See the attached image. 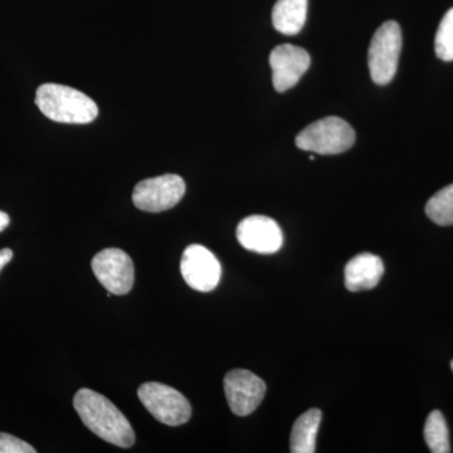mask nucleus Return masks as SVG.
<instances>
[{"mask_svg": "<svg viewBox=\"0 0 453 453\" xmlns=\"http://www.w3.org/2000/svg\"><path fill=\"white\" fill-rule=\"evenodd\" d=\"M237 240L249 251L273 255L281 249L283 234L276 220L270 217L250 216L238 225Z\"/></svg>", "mask_w": 453, "mask_h": 453, "instance_id": "10", "label": "nucleus"}, {"mask_svg": "<svg viewBox=\"0 0 453 453\" xmlns=\"http://www.w3.org/2000/svg\"><path fill=\"white\" fill-rule=\"evenodd\" d=\"M184 281L193 290L210 292L219 286L222 266L216 256L202 244H190L180 262Z\"/></svg>", "mask_w": 453, "mask_h": 453, "instance_id": "9", "label": "nucleus"}, {"mask_svg": "<svg viewBox=\"0 0 453 453\" xmlns=\"http://www.w3.org/2000/svg\"><path fill=\"white\" fill-rule=\"evenodd\" d=\"M0 453H35V449L20 438L0 434Z\"/></svg>", "mask_w": 453, "mask_h": 453, "instance_id": "18", "label": "nucleus"}, {"mask_svg": "<svg viewBox=\"0 0 453 453\" xmlns=\"http://www.w3.org/2000/svg\"><path fill=\"white\" fill-rule=\"evenodd\" d=\"M451 368H452V371H453V360L451 362Z\"/></svg>", "mask_w": 453, "mask_h": 453, "instance_id": "22", "label": "nucleus"}, {"mask_svg": "<svg viewBox=\"0 0 453 453\" xmlns=\"http://www.w3.org/2000/svg\"><path fill=\"white\" fill-rule=\"evenodd\" d=\"M311 65L308 50L292 44H281L273 50L270 65L277 92H285L300 81Z\"/></svg>", "mask_w": 453, "mask_h": 453, "instance_id": "11", "label": "nucleus"}, {"mask_svg": "<svg viewBox=\"0 0 453 453\" xmlns=\"http://www.w3.org/2000/svg\"><path fill=\"white\" fill-rule=\"evenodd\" d=\"M138 395L154 418L170 427L184 425L192 416V405L186 396L165 384L155 381L142 384L138 389Z\"/></svg>", "mask_w": 453, "mask_h": 453, "instance_id": "5", "label": "nucleus"}, {"mask_svg": "<svg viewBox=\"0 0 453 453\" xmlns=\"http://www.w3.org/2000/svg\"><path fill=\"white\" fill-rule=\"evenodd\" d=\"M434 50L442 61H453V8L441 20L434 38Z\"/></svg>", "mask_w": 453, "mask_h": 453, "instance_id": "17", "label": "nucleus"}, {"mask_svg": "<svg viewBox=\"0 0 453 453\" xmlns=\"http://www.w3.org/2000/svg\"><path fill=\"white\" fill-rule=\"evenodd\" d=\"M426 214L438 226L453 225V184L431 196L426 204Z\"/></svg>", "mask_w": 453, "mask_h": 453, "instance_id": "16", "label": "nucleus"}, {"mask_svg": "<svg viewBox=\"0 0 453 453\" xmlns=\"http://www.w3.org/2000/svg\"><path fill=\"white\" fill-rule=\"evenodd\" d=\"M308 0H277L273 23L277 32L295 35L301 32L308 17Z\"/></svg>", "mask_w": 453, "mask_h": 453, "instance_id": "13", "label": "nucleus"}, {"mask_svg": "<svg viewBox=\"0 0 453 453\" xmlns=\"http://www.w3.org/2000/svg\"><path fill=\"white\" fill-rule=\"evenodd\" d=\"M186 193L183 178L175 174L160 175L136 184L133 202L140 211L159 213L175 207Z\"/></svg>", "mask_w": 453, "mask_h": 453, "instance_id": "6", "label": "nucleus"}, {"mask_svg": "<svg viewBox=\"0 0 453 453\" xmlns=\"http://www.w3.org/2000/svg\"><path fill=\"white\" fill-rule=\"evenodd\" d=\"M73 407L89 431L111 445L129 449L135 442V434L127 417L106 396L83 388L76 393Z\"/></svg>", "mask_w": 453, "mask_h": 453, "instance_id": "1", "label": "nucleus"}, {"mask_svg": "<svg viewBox=\"0 0 453 453\" xmlns=\"http://www.w3.org/2000/svg\"><path fill=\"white\" fill-rule=\"evenodd\" d=\"M321 413L318 408H311L301 414L291 431L290 451L292 453H314L316 434L320 427Z\"/></svg>", "mask_w": 453, "mask_h": 453, "instance_id": "14", "label": "nucleus"}, {"mask_svg": "<svg viewBox=\"0 0 453 453\" xmlns=\"http://www.w3.org/2000/svg\"><path fill=\"white\" fill-rule=\"evenodd\" d=\"M401 50V27L395 20L383 23L372 35L368 53L369 71L377 85H388L395 79Z\"/></svg>", "mask_w": 453, "mask_h": 453, "instance_id": "4", "label": "nucleus"}, {"mask_svg": "<svg viewBox=\"0 0 453 453\" xmlns=\"http://www.w3.org/2000/svg\"><path fill=\"white\" fill-rule=\"evenodd\" d=\"M35 105L46 118L62 124H88L98 115L96 103L70 86L44 83L35 94Z\"/></svg>", "mask_w": 453, "mask_h": 453, "instance_id": "2", "label": "nucleus"}, {"mask_svg": "<svg viewBox=\"0 0 453 453\" xmlns=\"http://www.w3.org/2000/svg\"><path fill=\"white\" fill-rule=\"evenodd\" d=\"M9 222H11V219H9L8 214L0 211V232H3L7 228Z\"/></svg>", "mask_w": 453, "mask_h": 453, "instance_id": "20", "label": "nucleus"}, {"mask_svg": "<svg viewBox=\"0 0 453 453\" xmlns=\"http://www.w3.org/2000/svg\"><path fill=\"white\" fill-rule=\"evenodd\" d=\"M384 265L380 257L372 253H360L345 267V288L349 291L371 290L380 282Z\"/></svg>", "mask_w": 453, "mask_h": 453, "instance_id": "12", "label": "nucleus"}, {"mask_svg": "<svg viewBox=\"0 0 453 453\" xmlns=\"http://www.w3.org/2000/svg\"><path fill=\"white\" fill-rule=\"evenodd\" d=\"M309 159H310V160H315V157H314V155H310Z\"/></svg>", "mask_w": 453, "mask_h": 453, "instance_id": "21", "label": "nucleus"}, {"mask_svg": "<svg viewBox=\"0 0 453 453\" xmlns=\"http://www.w3.org/2000/svg\"><path fill=\"white\" fill-rule=\"evenodd\" d=\"M92 271L98 282L112 295H127L135 280L133 259L119 249H106L92 259Z\"/></svg>", "mask_w": 453, "mask_h": 453, "instance_id": "7", "label": "nucleus"}, {"mask_svg": "<svg viewBox=\"0 0 453 453\" xmlns=\"http://www.w3.org/2000/svg\"><path fill=\"white\" fill-rule=\"evenodd\" d=\"M301 150L323 155H336L349 150L356 142L353 127L336 116L321 119L310 124L296 136Z\"/></svg>", "mask_w": 453, "mask_h": 453, "instance_id": "3", "label": "nucleus"}, {"mask_svg": "<svg viewBox=\"0 0 453 453\" xmlns=\"http://www.w3.org/2000/svg\"><path fill=\"white\" fill-rule=\"evenodd\" d=\"M225 392L229 408L235 416L255 412L266 395V383L246 369H234L225 378Z\"/></svg>", "mask_w": 453, "mask_h": 453, "instance_id": "8", "label": "nucleus"}, {"mask_svg": "<svg viewBox=\"0 0 453 453\" xmlns=\"http://www.w3.org/2000/svg\"><path fill=\"white\" fill-rule=\"evenodd\" d=\"M12 258H13V251L9 249H3L2 251H0V271L3 270L9 262L12 261Z\"/></svg>", "mask_w": 453, "mask_h": 453, "instance_id": "19", "label": "nucleus"}, {"mask_svg": "<svg viewBox=\"0 0 453 453\" xmlns=\"http://www.w3.org/2000/svg\"><path fill=\"white\" fill-rule=\"evenodd\" d=\"M425 440L431 452H451L449 427H447L445 417L440 411L429 413L425 425Z\"/></svg>", "mask_w": 453, "mask_h": 453, "instance_id": "15", "label": "nucleus"}]
</instances>
